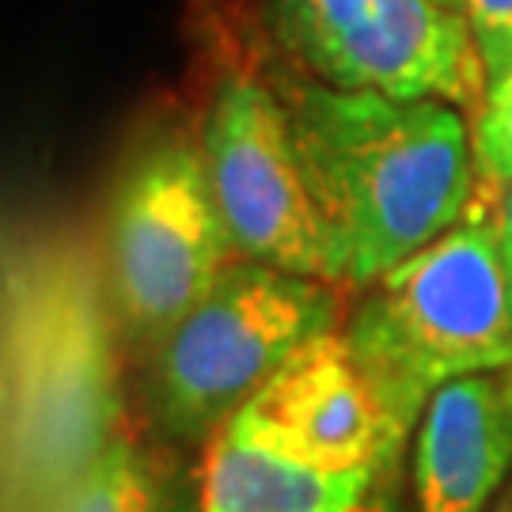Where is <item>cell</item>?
Returning <instances> with one entry per match:
<instances>
[{
    "label": "cell",
    "instance_id": "cell-1",
    "mask_svg": "<svg viewBox=\"0 0 512 512\" xmlns=\"http://www.w3.org/2000/svg\"><path fill=\"white\" fill-rule=\"evenodd\" d=\"M304 175L330 236V281L368 289L467 217L478 194L475 129L440 99L281 80Z\"/></svg>",
    "mask_w": 512,
    "mask_h": 512
},
{
    "label": "cell",
    "instance_id": "cell-2",
    "mask_svg": "<svg viewBox=\"0 0 512 512\" xmlns=\"http://www.w3.org/2000/svg\"><path fill=\"white\" fill-rule=\"evenodd\" d=\"M4 440L16 512H54L122 437L107 277L73 232L19 243L4 274Z\"/></svg>",
    "mask_w": 512,
    "mask_h": 512
},
{
    "label": "cell",
    "instance_id": "cell-3",
    "mask_svg": "<svg viewBox=\"0 0 512 512\" xmlns=\"http://www.w3.org/2000/svg\"><path fill=\"white\" fill-rule=\"evenodd\" d=\"M342 334L403 437L440 387L512 368L497 209L475 198L459 224L368 285Z\"/></svg>",
    "mask_w": 512,
    "mask_h": 512
},
{
    "label": "cell",
    "instance_id": "cell-4",
    "mask_svg": "<svg viewBox=\"0 0 512 512\" xmlns=\"http://www.w3.org/2000/svg\"><path fill=\"white\" fill-rule=\"evenodd\" d=\"M338 285L239 258L156 342L152 406L171 433H217L315 334L338 327Z\"/></svg>",
    "mask_w": 512,
    "mask_h": 512
},
{
    "label": "cell",
    "instance_id": "cell-5",
    "mask_svg": "<svg viewBox=\"0 0 512 512\" xmlns=\"http://www.w3.org/2000/svg\"><path fill=\"white\" fill-rule=\"evenodd\" d=\"M232 258L202 145L167 129L137 148L114 183L107 217V281L129 338L156 346Z\"/></svg>",
    "mask_w": 512,
    "mask_h": 512
},
{
    "label": "cell",
    "instance_id": "cell-6",
    "mask_svg": "<svg viewBox=\"0 0 512 512\" xmlns=\"http://www.w3.org/2000/svg\"><path fill=\"white\" fill-rule=\"evenodd\" d=\"M266 27L300 76L346 92L482 110L486 65L444 0H270Z\"/></svg>",
    "mask_w": 512,
    "mask_h": 512
},
{
    "label": "cell",
    "instance_id": "cell-7",
    "mask_svg": "<svg viewBox=\"0 0 512 512\" xmlns=\"http://www.w3.org/2000/svg\"><path fill=\"white\" fill-rule=\"evenodd\" d=\"M198 145L236 255L330 281L327 224L277 84L255 73L220 76Z\"/></svg>",
    "mask_w": 512,
    "mask_h": 512
},
{
    "label": "cell",
    "instance_id": "cell-8",
    "mask_svg": "<svg viewBox=\"0 0 512 512\" xmlns=\"http://www.w3.org/2000/svg\"><path fill=\"white\" fill-rule=\"evenodd\" d=\"M224 425L319 471L387 467L406 440L342 330L304 342Z\"/></svg>",
    "mask_w": 512,
    "mask_h": 512
},
{
    "label": "cell",
    "instance_id": "cell-9",
    "mask_svg": "<svg viewBox=\"0 0 512 512\" xmlns=\"http://www.w3.org/2000/svg\"><path fill=\"white\" fill-rule=\"evenodd\" d=\"M512 463V406L494 372L429 399L414 437V512H486Z\"/></svg>",
    "mask_w": 512,
    "mask_h": 512
},
{
    "label": "cell",
    "instance_id": "cell-10",
    "mask_svg": "<svg viewBox=\"0 0 512 512\" xmlns=\"http://www.w3.org/2000/svg\"><path fill=\"white\" fill-rule=\"evenodd\" d=\"M376 475L380 467L319 471L220 425L205 452L198 512H353L372 497Z\"/></svg>",
    "mask_w": 512,
    "mask_h": 512
},
{
    "label": "cell",
    "instance_id": "cell-11",
    "mask_svg": "<svg viewBox=\"0 0 512 512\" xmlns=\"http://www.w3.org/2000/svg\"><path fill=\"white\" fill-rule=\"evenodd\" d=\"M54 512H152V482L137 448L118 437L92 467L73 482V490Z\"/></svg>",
    "mask_w": 512,
    "mask_h": 512
},
{
    "label": "cell",
    "instance_id": "cell-12",
    "mask_svg": "<svg viewBox=\"0 0 512 512\" xmlns=\"http://www.w3.org/2000/svg\"><path fill=\"white\" fill-rule=\"evenodd\" d=\"M475 171V198L497 209L512 186V69L486 88L482 110L475 114Z\"/></svg>",
    "mask_w": 512,
    "mask_h": 512
},
{
    "label": "cell",
    "instance_id": "cell-13",
    "mask_svg": "<svg viewBox=\"0 0 512 512\" xmlns=\"http://www.w3.org/2000/svg\"><path fill=\"white\" fill-rule=\"evenodd\" d=\"M486 65V88L512 69V0H459Z\"/></svg>",
    "mask_w": 512,
    "mask_h": 512
},
{
    "label": "cell",
    "instance_id": "cell-14",
    "mask_svg": "<svg viewBox=\"0 0 512 512\" xmlns=\"http://www.w3.org/2000/svg\"><path fill=\"white\" fill-rule=\"evenodd\" d=\"M497 247H501V266H505V281H509V300H512V186L505 198L497 202Z\"/></svg>",
    "mask_w": 512,
    "mask_h": 512
},
{
    "label": "cell",
    "instance_id": "cell-15",
    "mask_svg": "<svg viewBox=\"0 0 512 512\" xmlns=\"http://www.w3.org/2000/svg\"><path fill=\"white\" fill-rule=\"evenodd\" d=\"M501 391H505V403L512 406V368H505V372H501Z\"/></svg>",
    "mask_w": 512,
    "mask_h": 512
},
{
    "label": "cell",
    "instance_id": "cell-16",
    "mask_svg": "<svg viewBox=\"0 0 512 512\" xmlns=\"http://www.w3.org/2000/svg\"><path fill=\"white\" fill-rule=\"evenodd\" d=\"M365 512H395V509H391L387 501H380V497H372V501L365 505Z\"/></svg>",
    "mask_w": 512,
    "mask_h": 512
},
{
    "label": "cell",
    "instance_id": "cell-17",
    "mask_svg": "<svg viewBox=\"0 0 512 512\" xmlns=\"http://www.w3.org/2000/svg\"><path fill=\"white\" fill-rule=\"evenodd\" d=\"M497 512H512V494L505 497V501H501V509H497Z\"/></svg>",
    "mask_w": 512,
    "mask_h": 512
},
{
    "label": "cell",
    "instance_id": "cell-18",
    "mask_svg": "<svg viewBox=\"0 0 512 512\" xmlns=\"http://www.w3.org/2000/svg\"><path fill=\"white\" fill-rule=\"evenodd\" d=\"M444 4H452V8H459V12H463V4H459V0H444Z\"/></svg>",
    "mask_w": 512,
    "mask_h": 512
},
{
    "label": "cell",
    "instance_id": "cell-19",
    "mask_svg": "<svg viewBox=\"0 0 512 512\" xmlns=\"http://www.w3.org/2000/svg\"><path fill=\"white\" fill-rule=\"evenodd\" d=\"M372 497H376V494H372ZM372 497H368V501H372ZM368 501H365V505H368ZM365 505H361V509H353V512H365Z\"/></svg>",
    "mask_w": 512,
    "mask_h": 512
}]
</instances>
